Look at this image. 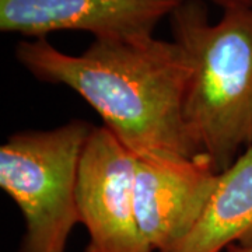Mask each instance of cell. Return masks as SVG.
<instances>
[{"mask_svg":"<svg viewBox=\"0 0 252 252\" xmlns=\"http://www.w3.org/2000/svg\"><path fill=\"white\" fill-rule=\"evenodd\" d=\"M170 26L193 64L187 130L220 174L252 147V6L223 10L212 23L202 0H184Z\"/></svg>","mask_w":252,"mask_h":252,"instance_id":"7a4b0ae2","label":"cell"},{"mask_svg":"<svg viewBox=\"0 0 252 252\" xmlns=\"http://www.w3.org/2000/svg\"><path fill=\"white\" fill-rule=\"evenodd\" d=\"M94 125L72 119L46 130L13 133L0 147V187L24 219L17 252H66L80 224L76 185Z\"/></svg>","mask_w":252,"mask_h":252,"instance_id":"3957f363","label":"cell"},{"mask_svg":"<svg viewBox=\"0 0 252 252\" xmlns=\"http://www.w3.org/2000/svg\"><path fill=\"white\" fill-rule=\"evenodd\" d=\"M184 0H0V30L32 39L84 31L95 39L153 38L162 18Z\"/></svg>","mask_w":252,"mask_h":252,"instance_id":"8992f818","label":"cell"},{"mask_svg":"<svg viewBox=\"0 0 252 252\" xmlns=\"http://www.w3.org/2000/svg\"><path fill=\"white\" fill-rule=\"evenodd\" d=\"M215 3L216 6H220L223 10L238 9V7H248L252 6V0H209Z\"/></svg>","mask_w":252,"mask_h":252,"instance_id":"ba28073f","label":"cell"},{"mask_svg":"<svg viewBox=\"0 0 252 252\" xmlns=\"http://www.w3.org/2000/svg\"><path fill=\"white\" fill-rule=\"evenodd\" d=\"M14 55L38 81L77 93L136 158L200 154L184 121L193 64L177 42L94 39L83 54L69 55L41 38L20 41Z\"/></svg>","mask_w":252,"mask_h":252,"instance_id":"6da1fadb","label":"cell"},{"mask_svg":"<svg viewBox=\"0 0 252 252\" xmlns=\"http://www.w3.org/2000/svg\"><path fill=\"white\" fill-rule=\"evenodd\" d=\"M136 156L107 126H94L81 153L76 200L89 233L84 252H154L137 223Z\"/></svg>","mask_w":252,"mask_h":252,"instance_id":"277c9868","label":"cell"},{"mask_svg":"<svg viewBox=\"0 0 252 252\" xmlns=\"http://www.w3.org/2000/svg\"><path fill=\"white\" fill-rule=\"evenodd\" d=\"M224 252H252V247H240V245H230Z\"/></svg>","mask_w":252,"mask_h":252,"instance_id":"9c48e42d","label":"cell"},{"mask_svg":"<svg viewBox=\"0 0 252 252\" xmlns=\"http://www.w3.org/2000/svg\"><path fill=\"white\" fill-rule=\"evenodd\" d=\"M230 245L252 247V147L220 172L203 215L170 252H223Z\"/></svg>","mask_w":252,"mask_h":252,"instance_id":"52a82bcc","label":"cell"},{"mask_svg":"<svg viewBox=\"0 0 252 252\" xmlns=\"http://www.w3.org/2000/svg\"><path fill=\"white\" fill-rule=\"evenodd\" d=\"M219 177L205 154L171 160L136 158V217L153 251H172L193 230Z\"/></svg>","mask_w":252,"mask_h":252,"instance_id":"5b68a950","label":"cell"}]
</instances>
